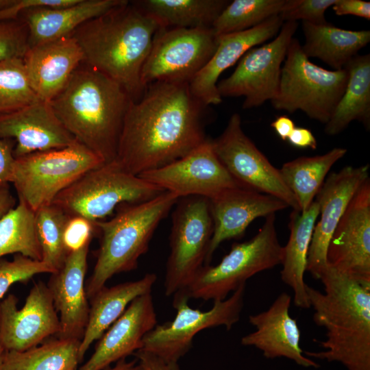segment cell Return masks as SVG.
Masks as SVG:
<instances>
[{
  "instance_id": "6da1fadb",
  "label": "cell",
  "mask_w": 370,
  "mask_h": 370,
  "mask_svg": "<svg viewBox=\"0 0 370 370\" xmlns=\"http://www.w3.org/2000/svg\"><path fill=\"white\" fill-rule=\"evenodd\" d=\"M205 107L188 83L149 84L129 105L115 160L138 176L185 156L208 139Z\"/></svg>"
},
{
  "instance_id": "7a4b0ae2",
  "label": "cell",
  "mask_w": 370,
  "mask_h": 370,
  "mask_svg": "<svg viewBox=\"0 0 370 370\" xmlns=\"http://www.w3.org/2000/svg\"><path fill=\"white\" fill-rule=\"evenodd\" d=\"M160 27L136 3L126 0L83 23L72 35L84 63L117 82L136 101L145 90L141 71Z\"/></svg>"
},
{
  "instance_id": "3957f363",
  "label": "cell",
  "mask_w": 370,
  "mask_h": 370,
  "mask_svg": "<svg viewBox=\"0 0 370 370\" xmlns=\"http://www.w3.org/2000/svg\"><path fill=\"white\" fill-rule=\"evenodd\" d=\"M320 280L324 293L308 284L306 292L314 323L326 330L323 351L304 354L347 370H370V285L330 267Z\"/></svg>"
},
{
  "instance_id": "277c9868",
  "label": "cell",
  "mask_w": 370,
  "mask_h": 370,
  "mask_svg": "<svg viewBox=\"0 0 370 370\" xmlns=\"http://www.w3.org/2000/svg\"><path fill=\"white\" fill-rule=\"evenodd\" d=\"M133 101L125 89L82 62L49 101L75 138L104 162L115 160L124 118Z\"/></svg>"
},
{
  "instance_id": "5b68a950",
  "label": "cell",
  "mask_w": 370,
  "mask_h": 370,
  "mask_svg": "<svg viewBox=\"0 0 370 370\" xmlns=\"http://www.w3.org/2000/svg\"><path fill=\"white\" fill-rule=\"evenodd\" d=\"M179 199L164 191L147 201L123 203L112 218L95 221L101 238L97 261L86 288L88 298L115 274L136 269L138 258L147 251L159 223Z\"/></svg>"
},
{
  "instance_id": "8992f818",
  "label": "cell",
  "mask_w": 370,
  "mask_h": 370,
  "mask_svg": "<svg viewBox=\"0 0 370 370\" xmlns=\"http://www.w3.org/2000/svg\"><path fill=\"white\" fill-rule=\"evenodd\" d=\"M283 246L278 241L275 214L250 240L235 243L219 264L203 266L182 291L189 299L223 300L254 275L281 264Z\"/></svg>"
},
{
  "instance_id": "52a82bcc",
  "label": "cell",
  "mask_w": 370,
  "mask_h": 370,
  "mask_svg": "<svg viewBox=\"0 0 370 370\" xmlns=\"http://www.w3.org/2000/svg\"><path fill=\"white\" fill-rule=\"evenodd\" d=\"M347 69L327 70L312 63L293 38L282 66L278 92L271 101L278 110H301L310 119L326 124L342 97Z\"/></svg>"
},
{
  "instance_id": "ba28073f",
  "label": "cell",
  "mask_w": 370,
  "mask_h": 370,
  "mask_svg": "<svg viewBox=\"0 0 370 370\" xmlns=\"http://www.w3.org/2000/svg\"><path fill=\"white\" fill-rule=\"evenodd\" d=\"M163 192L114 160L86 172L60 192L52 204L69 216L97 221L123 203L147 201Z\"/></svg>"
},
{
  "instance_id": "9c48e42d",
  "label": "cell",
  "mask_w": 370,
  "mask_h": 370,
  "mask_svg": "<svg viewBox=\"0 0 370 370\" xmlns=\"http://www.w3.org/2000/svg\"><path fill=\"white\" fill-rule=\"evenodd\" d=\"M105 163L77 141L71 145L15 158L12 183L18 199L34 212L88 171Z\"/></svg>"
},
{
  "instance_id": "30bf717a",
  "label": "cell",
  "mask_w": 370,
  "mask_h": 370,
  "mask_svg": "<svg viewBox=\"0 0 370 370\" xmlns=\"http://www.w3.org/2000/svg\"><path fill=\"white\" fill-rule=\"evenodd\" d=\"M213 233L209 199L180 198L172 213L170 254L164 282L166 296L185 289L203 267Z\"/></svg>"
},
{
  "instance_id": "8fae6325",
  "label": "cell",
  "mask_w": 370,
  "mask_h": 370,
  "mask_svg": "<svg viewBox=\"0 0 370 370\" xmlns=\"http://www.w3.org/2000/svg\"><path fill=\"white\" fill-rule=\"evenodd\" d=\"M245 286L241 285L227 299L214 301L213 306L207 311L190 308L189 298L182 291L176 292L173 302L177 310L174 320L156 325L147 333L141 349L167 363L176 364L190 349L193 337L198 332L221 325L230 330L239 321Z\"/></svg>"
},
{
  "instance_id": "7c38bea8",
  "label": "cell",
  "mask_w": 370,
  "mask_h": 370,
  "mask_svg": "<svg viewBox=\"0 0 370 370\" xmlns=\"http://www.w3.org/2000/svg\"><path fill=\"white\" fill-rule=\"evenodd\" d=\"M217 43L212 27H160L142 69L143 87L154 82L189 84L211 58Z\"/></svg>"
},
{
  "instance_id": "4fadbf2b",
  "label": "cell",
  "mask_w": 370,
  "mask_h": 370,
  "mask_svg": "<svg viewBox=\"0 0 370 370\" xmlns=\"http://www.w3.org/2000/svg\"><path fill=\"white\" fill-rule=\"evenodd\" d=\"M297 27V21L284 22L273 40L248 50L233 73L218 82L221 97H244L243 109L273 99L278 92L282 64Z\"/></svg>"
},
{
  "instance_id": "5bb4252c",
  "label": "cell",
  "mask_w": 370,
  "mask_h": 370,
  "mask_svg": "<svg viewBox=\"0 0 370 370\" xmlns=\"http://www.w3.org/2000/svg\"><path fill=\"white\" fill-rule=\"evenodd\" d=\"M211 142L221 162L241 186L275 197L293 210L300 212L280 170L272 165L244 132L238 113L230 116L222 134Z\"/></svg>"
},
{
  "instance_id": "9a60e30c",
  "label": "cell",
  "mask_w": 370,
  "mask_h": 370,
  "mask_svg": "<svg viewBox=\"0 0 370 370\" xmlns=\"http://www.w3.org/2000/svg\"><path fill=\"white\" fill-rule=\"evenodd\" d=\"M138 176L179 198L210 199L227 189L243 186L221 162L210 139L185 156Z\"/></svg>"
},
{
  "instance_id": "2e32d148",
  "label": "cell",
  "mask_w": 370,
  "mask_h": 370,
  "mask_svg": "<svg viewBox=\"0 0 370 370\" xmlns=\"http://www.w3.org/2000/svg\"><path fill=\"white\" fill-rule=\"evenodd\" d=\"M328 267L370 285V180L355 193L327 249Z\"/></svg>"
},
{
  "instance_id": "e0dca14e",
  "label": "cell",
  "mask_w": 370,
  "mask_h": 370,
  "mask_svg": "<svg viewBox=\"0 0 370 370\" xmlns=\"http://www.w3.org/2000/svg\"><path fill=\"white\" fill-rule=\"evenodd\" d=\"M12 294L0 302V334L6 351L21 352L58 335L60 319L47 285L34 284L22 308Z\"/></svg>"
},
{
  "instance_id": "ac0fdd59",
  "label": "cell",
  "mask_w": 370,
  "mask_h": 370,
  "mask_svg": "<svg viewBox=\"0 0 370 370\" xmlns=\"http://www.w3.org/2000/svg\"><path fill=\"white\" fill-rule=\"evenodd\" d=\"M369 165L347 166L331 173L315 197L319 219L314 227L308 254L307 268L320 280L328 269L327 249L330 238L351 199L369 177Z\"/></svg>"
},
{
  "instance_id": "d6986e66",
  "label": "cell",
  "mask_w": 370,
  "mask_h": 370,
  "mask_svg": "<svg viewBox=\"0 0 370 370\" xmlns=\"http://www.w3.org/2000/svg\"><path fill=\"white\" fill-rule=\"evenodd\" d=\"M213 221V233L205 265L225 241L241 237L256 219L267 217L288 207L281 199L238 186L227 189L208 199Z\"/></svg>"
},
{
  "instance_id": "ffe728a7",
  "label": "cell",
  "mask_w": 370,
  "mask_h": 370,
  "mask_svg": "<svg viewBox=\"0 0 370 370\" xmlns=\"http://www.w3.org/2000/svg\"><path fill=\"white\" fill-rule=\"evenodd\" d=\"M0 138L15 141V158L64 148L77 141L58 118L50 103L41 99L0 114Z\"/></svg>"
},
{
  "instance_id": "44dd1931",
  "label": "cell",
  "mask_w": 370,
  "mask_h": 370,
  "mask_svg": "<svg viewBox=\"0 0 370 370\" xmlns=\"http://www.w3.org/2000/svg\"><path fill=\"white\" fill-rule=\"evenodd\" d=\"M284 23L280 14L275 15L249 29L217 36L214 54L189 83L193 95L206 106L219 104L222 101L217 89L220 75L248 50L275 37Z\"/></svg>"
},
{
  "instance_id": "7402d4cb",
  "label": "cell",
  "mask_w": 370,
  "mask_h": 370,
  "mask_svg": "<svg viewBox=\"0 0 370 370\" xmlns=\"http://www.w3.org/2000/svg\"><path fill=\"white\" fill-rule=\"evenodd\" d=\"M291 296L280 294L269 308L249 317L256 330L244 336L243 345L254 346L262 351L264 357H284L304 367H319V365L304 354L299 342L301 332L297 321L289 314Z\"/></svg>"
},
{
  "instance_id": "603a6c76",
  "label": "cell",
  "mask_w": 370,
  "mask_h": 370,
  "mask_svg": "<svg viewBox=\"0 0 370 370\" xmlns=\"http://www.w3.org/2000/svg\"><path fill=\"white\" fill-rule=\"evenodd\" d=\"M157 325L151 293L134 299L99 338L94 353L79 370H103L142 348L143 338Z\"/></svg>"
},
{
  "instance_id": "cb8c5ba5",
  "label": "cell",
  "mask_w": 370,
  "mask_h": 370,
  "mask_svg": "<svg viewBox=\"0 0 370 370\" xmlns=\"http://www.w3.org/2000/svg\"><path fill=\"white\" fill-rule=\"evenodd\" d=\"M90 244L68 254L62 267L51 273L48 288L60 313L61 338H82L89 308L84 286Z\"/></svg>"
},
{
  "instance_id": "d4e9b609",
  "label": "cell",
  "mask_w": 370,
  "mask_h": 370,
  "mask_svg": "<svg viewBox=\"0 0 370 370\" xmlns=\"http://www.w3.org/2000/svg\"><path fill=\"white\" fill-rule=\"evenodd\" d=\"M23 60L33 90L40 99L49 102L65 87L84 56L70 35L28 47Z\"/></svg>"
},
{
  "instance_id": "484cf974",
  "label": "cell",
  "mask_w": 370,
  "mask_h": 370,
  "mask_svg": "<svg viewBox=\"0 0 370 370\" xmlns=\"http://www.w3.org/2000/svg\"><path fill=\"white\" fill-rule=\"evenodd\" d=\"M126 0H79L60 8H34L23 12L18 19L28 29V45L42 43L72 35L86 21L99 16Z\"/></svg>"
},
{
  "instance_id": "4316f807",
  "label": "cell",
  "mask_w": 370,
  "mask_h": 370,
  "mask_svg": "<svg viewBox=\"0 0 370 370\" xmlns=\"http://www.w3.org/2000/svg\"><path fill=\"white\" fill-rule=\"evenodd\" d=\"M156 279L155 273H147L136 281L103 286L90 298L88 323L79 347V362L90 345L103 336L134 299L151 293Z\"/></svg>"
},
{
  "instance_id": "83f0119b",
  "label": "cell",
  "mask_w": 370,
  "mask_h": 370,
  "mask_svg": "<svg viewBox=\"0 0 370 370\" xmlns=\"http://www.w3.org/2000/svg\"><path fill=\"white\" fill-rule=\"evenodd\" d=\"M319 208L314 200L304 212L293 210L290 215L288 242L283 247L281 279L293 291V302L301 308H310L304 273L312 235L319 217Z\"/></svg>"
},
{
  "instance_id": "f1b7e54d",
  "label": "cell",
  "mask_w": 370,
  "mask_h": 370,
  "mask_svg": "<svg viewBox=\"0 0 370 370\" xmlns=\"http://www.w3.org/2000/svg\"><path fill=\"white\" fill-rule=\"evenodd\" d=\"M304 54L316 58L334 70L343 69L370 42L369 30H349L332 24L302 21Z\"/></svg>"
},
{
  "instance_id": "f546056e",
  "label": "cell",
  "mask_w": 370,
  "mask_h": 370,
  "mask_svg": "<svg viewBox=\"0 0 370 370\" xmlns=\"http://www.w3.org/2000/svg\"><path fill=\"white\" fill-rule=\"evenodd\" d=\"M349 77L345 91L325 126L328 136L344 131L358 121L370 128V54L356 55L345 66Z\"/></svg>"
},
{
  "instance_id": "4dcf8cb0",
  "label": "cell",
  "mask_w": 370,
  "mask_h": 370,
  "mask_svg": "<svg viewBox=\"0 0 370 370\" xmlns=\"http://www.w3.org/2000/svg\"><path fill=\"white\" fill-rule=\"evenodd\" d=\"M347 152L345 148L335 147L323 155L299 157L284 163L279 169L300 212H305L314 201L329 171Z\"/></svg>"
},
{
  "instance_id": "1f68e13d",
  "label": "cell",
  "mask_w": 370,
  "mask_h": 370,
  "mask_svg": "<svg viewBox=\"0 0 370 370\" xmlns=\"http://www.w3.org/2000/svg\"><path fill=\"white\" fill-rule=\"evenodd\" d=\"M226 0H145L136 3L158 21L160 27H212Z\"/></svg>"
},
{
  "instance_id": "d6a6232c",
  "label": "cell",
  "mask_w": 370,
  "mask_h": 370,
  "mask_svg": "<svg viewBox=\"0 0 370 370\" xmlns=\"http://www.w3.org/2000/svg\"><path fill=\"white\" fill-rule=\"evenodd\" d=\"M79 343L78 339L58 338L25 351H6L2 370L76 369Z\"/></svg>"
},
{
  "instance_id": "836d02e7",
  "label": "cell",
  "mask_w": 370,
  "mask_h": 370,
  "mask_svg": "<svg viewBox=\"0 0 370 370\" xmlns=\"http://www.w3.org/2000/svg\"><path fill=\"white\" fill-rule=\"evenodd\" d=\"M10 254L42 260L35 230V212L21 199L0 219V258Z\"/></svg>"
},
{
  "instance_id": "e575fe53",
  "label": "cell",
  "mask_w": 370,
  "mask_h": 370,
  "mask_svg": "<svg viewBox=\"0 0 370 370\" xmlns=\"http://www.w3.org/2000/svg\"><path fill=\"white\" fill-rule=\"evenodd\" d=\"M286 0H234L230 1L214 22L217 36L254 27L283 10Z\"/></svg>"
},
{
  "instance_id": "d590c367",
  "label": "cell",
  "mask_w": 370,
  "mask_h": 370,
  "mask_svg": "<svg viewBox=\"0 0 370 370\" xmlns=\"http://www.w3.org/2000/svg\"><path fill=\"white\" fill-rule=\"evenodd\" d=\"M69 217L53 204L35 212V230L41 260L56 271L62 267L68 256L63 243V230Z\"/></svg>"
},
{
  "instance_id": "8d00e7d4",
  "label": "cell",
  "mask_w": 370,
  "mask_h": 370,
  "mask_svg": "<svg viewBox=\"0 0 370 370\" xmlns=\"http://www.w3.org/2000/svg\"><path fill=\"white\" fill-rule=\"evenodd\" d=\"M40 99L33 90L23 58L0 61V114L23 108Z\"/></svg>"
},
{
  "instance_id": "74e56055",
  "label": "cell",
  "mask_w": 370,
  "mask_h": 370,
  "mask_svg": "<svg viewBox=\"0 0 370 370\" xmlns=\"http://www.w3.org/2000/svg\"><path fill=\"white\" fill-rule=\"evenodd\" d=\"M55 272L42 260H34L19 254L12 260L0 258V299L15 282L25 283L35 275Z\"/></svg>"
},
{
  "instance_id": "f35d334b",
  "label": "cell",
  "mask_w": 370,
  "mask_h": 370,
  "mask_svg": "<svg viewBox=\"0 0 370 370\" xmlns=\"http://www.w3.org/2000/svg\"><path fill=\"white\" fill-rule=\"evenodd\" d=\"M336 0H286L280 14L284 22L302 20L312 24L327 23L325 12Z\"/></svg>"
},
{
  "instance_id": "ab89813d",
  "label": "cell",
  "mask_w": 370,
  "mask_h": 370,
  "mask_svg": "<svg viewBox=\"0 0 370 370\" xmlns=\"http://www.w3.org/2000/svg\"><path fill=\"white\" fill-rule=\"evenodd\" d=\"M28 47V29L23 21L0 22V61L23 58Z\"/></svg>"
},
{
  "instance_id": "60d3db41",
  "label": "cell",
  "mask_w": 370,
  "mask_h": 370,
  "mask_svg": "<svg viewBox=\"0 0 370 370\" xmlns=\"http://www.w3.org/2000/svg\"><path fill=\"white\" fill-rule=\"evenodd\" d=\"M96 232L95 221L81 216H69L63 230V243L68 254L90 244Z\"/></svg>"
},
{
  "instance_id": "b9f144b4",
  "label": "cell",
  "mask_w": 370,
  "mask_h": 370,
  "mask_svg": "<svg viewBox=\"0 0 370 370\" xmlns=\"http://www.w3.org/2000/svg\"><path fill=\"white\" fill-rule=\"evenodd\" d=\"M79 0H9L0 9V22L18 20L21 14L34 8H60L69 6Z\"/></svg>"
},
{
  "instance_id": "7bdbcfd3",
  "label": "cell",
  "mask_w": 370,
  "mask_h": 370,
  "mask_svg": "<svg viewBox=\"0 0 370 370\" xmlns=\"http://www.w3.org/2000/svg\"><path fill=\"white\" fill-rule=\"evenodd\" d=\"M15 141L0 138V185L12 183L15 157Z\"/></svg>"
},
{
  "instance_id": "ee69618b",
  "label": "cell",
  "mask_w": 370,
  "mask_h": 370,
  "mask_svg": "<svg viewBox=\"0 0 370 370\" xmlns=\"http://www.w3.org/2000/svg\"><path fill=\"white\" fill-rule=\"evenodd\" d=\"M338 16L353 15L370 19V2L362 0H336L332 6Z\"/></svg>"
},
{
  "instance_id": "f6af8a7d",
  "label": "cell",
  "mask_w": 370,
  "mask_h": 370,
  "mask_svg": "<svg viewBox=\"0 0 370 370\" xmlns=\"http://www.w3.org/2000/svg\"><path fill=\"white\" fill-rule=\"evenodd\" d=\"M103 370H180V369L160 360H151L145 364L143 369L139 363L136 364V360L127 362L125 359H122L117 361L114 367H108Z\"/></svg>"
},
{
  "instance_id": "bcb514c9",
  "label": "cell",
  "mask_w": 370,
  "mask_h": 370,
  "mask_svg": "<svg viewBox=\"0 0 370 370\" xmlns=\"http://www.w3.org/2000/svg\"><path fill=\"white\" fill-rule=\"evenodd\" d=\"M287 140L295 147L312 149L317 147L316 138L309 129L305 127H295Z\"/></svg>"
},
{
  "instance_id": "7dc6e473",
  "label": "cell",
  "mask_w": 370,
  "mask_h": 370,
  "mask_svg": "<svg viewBox=\"0 0 370 370\" xmlns=\"http://www.w3.org/2000/svg\"><path fill=\"white\" fill-rule=\"evenodd\" d=\"M271 126L282 140H287L295 127L294 122L286 115L278 116L271 123Z\"/></svg>"
},
{
  "instance_id": "c3c4849f",
  "label": "cell",
  "mask_w": 370,
  "mask_h": 370,
  "mask_svg": "<svg viewBox=\"0 0 370 370\" xmlns=\"http://www.w3.org/2000/svg\"><path fill=\"white\" fill-rule=\"evenodd\" d=\"M9 184L0 185V219L16 206Z\"/></svg>"
},
{
  "instance_id": "681fc988",
  "label": "cell",
  "mask_w": 370,
  "mask_h": 370,
  "mask_svg": "<svg viewBox=\"0 0 370 370\" xmlns=\"http://www.w3.org/2000/svg\"><path fill=\"white\" fill-rule=\"evenodd\" d=\"M6 350L3 347V345L1 341V334H0V370L3 369V365L4 362L5 354Z\"/></svg>"
},
{
  "instance_id": "f907efd6",
  "label": "cell",
  "mask_w": 370,
  "mask_h": 370,
  "mask_svg": "<svg viewBox=\"0 0 370 370\" xmlns=\"http://www.w3.org/2000/svg\"><path fill=\"white\" fill-rule=\"evenodd\" d=\"M9 2V0H0V9L6 5Z\"/></svg>"
},
{
  "instance_id": "816d5d0a",
  "label": "cell",
  "mask_w": 370,
  "mask_h": 370,
  "mask_svg": "<svg viewBox=\"0 0 370 370\" xmlns=\"http://www.w3.org/2000/svg\"><path fill=\"white\" fill-rule=\"evenodd\" d=\"M71 370H76V369H71Z\"/></svg>"
}]
</instances>
